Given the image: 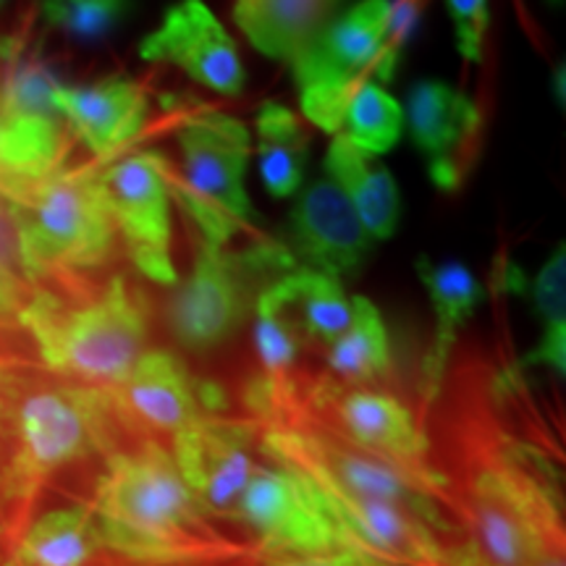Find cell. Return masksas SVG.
Returning a JSON list of instances; mask_svg holds the SVG:
<instances>
[{"label":"cell","instance_id":"cell-30","mask_svg":"<svg viewBox=\"0 0 566 566\" xmlns=\"http://www.w3.org/2000/svg\"><path fill=\"white\" fill-rule=\"evenodd\" d=\"M346 139L359 150L380 155L394 150L405 126V111L388 92L375 82H363L346 108Z\"/></svg>","mask_w":566,"mask_h":566},{"label":"cell","instance_id":"cell-24","mask_svg":"<svg viewBox=\"0 0 566 566\" xmlns=\"http://www.w3.org/2000/svg\"><path fill=\"white\" fill-rule=\"evenodd\" d=\"M103 548L95 520L87 506L55 509L42 514L21 541L27 566H87Z\"/></svg>","mask_w":566,"mask_h":566},{"label":"cell","instance_id":"cell-10","mask_svg":"<svg viewBox=\"0 0 566 566\" xmlns=\"http://www.w3.org/2000/svg\"><path fill=\"white\" fill-rule=\"evenodd\" d=\"M263 451L275 462L315 467L346 491L409 509L422 522L438 520L433 491L443 478L428 467L396 462L310 428H271L263 436Z\"/></svg>","mask_w":566,"mask_h":566},{"label":"cell","instance_id":"cell-34","mask_svg":"<svg viewBox=\"0 0 566 566\" xmlns=\"http://www.w3.org/2000/svg\"><path fill=\"white\" fill-rule=\"evenodd\" d=\"M533 566H564V558L562 554H556V551H551V554H543L541 558H535Z\"/></svg>","mask_w":566,"mask_h":566},{"label":"cell","instance_id":"cell-18","mask_svg":"<svg viewBox=\"0 0 566 566\" xmlns=\"http://www.w3.org/2000/svg\"><path fill=\"white\" fill-rule=\"evenodd\" d=\"M55 103L66 118L71 137L87 147L95 163L111 160L132 145L145 129L150 108L145 90L126 76H108L80 87L63 84Z\"/></svg>","mask_w":566,"mask_h":566},{"label":"cell","instance_id":"cell-33","mask_svg":"<svg viewBox=\"0 0 566 566\" xmlns=\"http://www.w3.org/2000/svg\"><path fill=\"white\" fill-rule=\"evenodd\" d=\"M554 97L558 108H566V61H558V69L554 71Z\"/></svg>","mask_w":566,"mask_h":566},{"label":"cell","instance_id":"cell-13","mask_svg":"<svg viewBox=\"0 0 566 566\" xmlns=\"http://www.w3.org/2000/svg\"><path fill=\"white\" fill-rule=\"evenodd\" d=\"M375 239L346 195L325 176L304 189L289 216V244L296 268L344 281L363 271Z\"/></svg>","mask_w":566,"mask_h":566},{"label":"cell","instance_id":"cell-5","mask_svg":"<svg viewBox=\"0 0 566 566\" xmlns=\"http://www.w3.org/2000/svg\"><path fill=\"white\" fill-rule=\"evenodd\" d=\"M63 82L48 61L34 13L0 34V187L66 166L71 137L55 103Z\"/></svg>","mask_w":566,"mask_h":566},{"label":"cell","instance_id":"cell-22","mask_svg":"<svg viewBox=\"0 0 566 566\" xmlns=\"http://www.w3.org/2000/svg\"><path fill=\"white\" fill-rule=\"evenodd\" d=\"M344 3L346 0H237L233 21L254 51L289 63L304 42L342 13Z\"/></svg>","mask_w":566,"mask_h":566},{"label":"cell","instance_id":"cell-27","mask_svg":"<svg viewBox=\"0 0 566 566\" xmlns=\"http://www.w3.org/2000/svg\"><path fill=\"white\" fill-rule=\"evenodd\" d=\"M535 315L543 325L535 349L525 357V365L548 367L551 373H566V247L558 244L543 263L533 281L527 283Z\"/></svg>","mask_w":566,"mask_h":566},{"label":"cell","instance_id":"cell-20","mask_svg":"<svg viewBox=\"0 0 566 566\" xmlns=\"http://www.w3.org/2000/svg\"><path fill=\"white\" fill-rule=\"evenodd\" d=\"M331 407L349 443L396 462L424 467L428 438L415 422L412 412L394 396L365 391V388L354 391L334 388Z\"/></svg>","mask_w":566,"mask_h":566},{"label":"cell","instance_id":"cell-23","mask_svg":"<svg viewBox=\"0 0 566 566\" xmlns=\"http://www.w3.org/2000/svg\"><path fill=\"white\" fill-rule=\"evenodd\" d=\"M268 294L304 336L321 344H334L352 323V300L344 294L342 281L323 273L296 268L273 281Z\"/></svg>","mask_w":566,"mask_h":566},{"label":"cell","instance_id":"cell-32","mask_svg":"<svg viewBox=\"0 0 566 566\" xmlns=\"http://www.w3.org/2000/svg\"><path fill=\"white\" fill-rule=\"evenodd\" d=\"M268 566H394L380 558L357 554V551H334L317 556H275Z\"/></svg>","mask_w":566,"mask_h":566},{"label":"cell","instance_id":"cell-26","mask_svg":"<svg viewBox=\"0 0 566 566\" xmlns=\"http://www.w3.org/2000/svg\"><path fill=\"white\" fill-rule=\"evenodd\" d=\"M391 365L388 336L378 307L365 296H352V323L328 346L331 373L346 384H367L380 378Z\"/></svg>","mask_w":566,"mask_h":566},{"label":"cell","instance_id":"cell-3","mask_svg":"<svg viewBox=\"0 0 566 566\" xmlns=\"http://www.w3.org/2000/svg\"><path fill=\"white\" fill-rule=\"evenodd\" d=\"M90 512L103 546L137 562H181L200 551L202 506L171 451L153 441L105 459Z\"/></svg>","mask_w":566,"mask_h":566},{"label":"cell","instance_id":"cell-6","mask_svg":"<svg viewBox=\"0 0 566 566\" xmlns=\"http://www.w3.org/2000/svg\"><path fill=\"white\" fill-rule=\"evenodd\" d=\"M200 244L192 273L179 283L168 310L171 334L189 352H210L229 342L258 296L281 275L296 271L283 242L268 237L250 239L244 250Z\"/></svg>","mask_w":566,"mask_h":566},{"label":"cell","instance_id":"cell-2","mask_svg":"<svg viewBox=\"0 0 566 566\" xmlns=\"http://www.w3.org/2000/svg\"><path fill=\"white\" fill-rule=\"evenodd\" d=\"M24 331L48 373L92 388H116L147 352V302L124 275L103 286L42 292L21 313Z\"/></svg>","mask_w":566,"mask_h":566},{"label":"cell","instance_id":"cell-8","mask_svg":"<svg viewBox=\"0 0 566 566\" xmlns=\"http://www.w3.org/2000/svg\"><path fill=\"white\" fill-rule=\"evenodd\" d=\"M388 0H359L336 13L289 61L300 84L302 113L323 132L338 134L354 92L384 51Z\"/></svg>","mask_w":566,"mask_h":566},{"label":"cell","instance_id":"cell-28","mask_svg":"<svg viewBox=\"0 0 566 566\" xmlns=\"http://www.w3.org/2000/svg\"><path fill=\"white\" fill-rule=\"evenodd\" d=\"M42 289L45 286L27 258L13 208L0 195V331H19L21 313Z\"/></svg>","mask_w":566,"mask_h":566},{"label":"cell","instance_id":"cell-17","mask_svg":"<svg viewBox=\"0 0 566 566\" xmlns=\"http://www.w3.org/2000/svg\"><path fill=\"white\" fill-rule=\"evenodd\" d=\"M122 420H137L171 438L202 420V394L179 359L147 349L116 388H108Z\"/></svg>","mask_w":566,"mask_h":566},{"label":"cell","instance_id":"cell-29","mask_svg":"<svg viewBox=\"0 0 566 566\" xmlns=\"http://www.w3.org/2000/svg\"><path fill=\"white\" fill-rule=\"evenodd\" d=\"M45 27L80 45H97L122 30L132 17L134 0H38Z\"/></svg>","mask_w":566,"mask_h":566},{"label":"cell","instance_id":"cell-19","mask_svg":"<svg viewBox=\"0 0 566 566\" xmlns=\"http://www.w3.org/2000/svg\"><path fill=\"white\" fill-rule=\"evenodd\" d=\"M417 275H420L436 313V336L422 365V401L424 407H430L443 388L446 367H449L459 331L464 328L467 321H472L483 302V286L472 271H467L457 260L420 258Z\"/></svg>","mask_w":566,"mask_h":566},{"label":"cell","instance_id":"cell-7","mask_svg":"<svg viewBox=\"0 0 566 566\" xmlns=\"http://www.w3.org/2000/svg\"><path fill=\"white\" fill-rule=\"evenodd\" d=\"M181 176L163 163L168 197L200 229L202 242L231 244L237 237H260V216L244 189L250 134L226 113H200L179 129Z\"/></svg>","mask_w":566,"mask_h":566},{"label":"cell","instance_id":"cell-14","mask_svg":"<svg viewBox=\"0 0 566 566\" xmlns=\"http://www.w3.org/2000/svg\"><path fill=\"white\" fill-rule=\"evenodd\" d=\"M139 55L150 63L179 66L189 80L221 95H239L244 87L237 42L205 0H179L168 6L158 30L139 42Z\"/></svg>","mask_w":566,"mask_h":566},{"label":"cell","instance_id":"cell-15","mask_svg":"<svg viewBox=\"0 0 566 566\" xmlns=\"http://www.w3.org/2000/svg\"><path fill=\"white\" fill-rule=\"evenodd\" d=\"M250 424L202 417L195 428L174 438V462L202 512L229 514L239 506L254 462Z\"/></svg>","mask_w":566,"mask_h":566},{"label":"cell","instance_id":"cell-31","mask_svg":"<svg viewBox=\"0 0 566 566\" xmlns=\"http://www.w3.org/2000/svg\"><path fill=\"white\" fill-rule=\"evenodd\" d=\"M451 24H454L457 51L467 63L483 61V42L491 27L488 0H446Z\"/></svg>","mask_w":566,"mask_h":566},{"label":"cell","instance_id":"cell-12","mask_svg":"<svg viewBox=\"0 0 566 566\" xmlns=\"http://www.w3.org/2000/svg\"><path fill=\"white\" fill-rule=\"evenodd\" d=\"M237 512L275 556H317L344 551L334 522L313 488L289 467H254Z\"/></svg>","mask_w":566,"mask_h":566},{"label":"cell","instance_id":"cell-4","mask_svg":"<svg viewBox=\"0 0 566 566\" xmlns=\"http://www.w3.org/2000/svg\"><path fill=\"white\" fill-rule=\"evenodd\" d=\"M97 163L55 168L34 181L3 184L0 195L17 216L27 258L51 292L90 283L116 252L118 233L105 208Z\"/></svg>","mask_w":566,"mask_h":566},{"label":"cell","instance_id":"cell-16","mask_svg":"<svg viewBox=\"0 0 566 566\" xmlns=\"http://www.w3.org/2000/svg\"><path fill=\"white\" fill-rule=\"evenodd\" d=\"M409 134L428 163L438 189H457L470 168L472 145L478 139L480 113L475 103L443 82L422 80L409 92Z\"/></svg>","mask_w":566,"mask_h":566},{"label":"cell","instance_id":"cell-1","mask_svg":"<svg viewBox=\"0 0 566 566\" xmlns=\"http://www.w3.org/2000/svg\"><path fill=\"white\" fill-rule=\"evenodd\" d=\"M108 388L63 380L6 354L0 359V495L24 504L48 480L103 454L122 424Z\"/></svg>","mask_w":566,"mask_h":566},{"label":"cell","instance_id":"cell-9","mask_svg":"<svg viewBox=\"0 0 566 566\" xmlns=\"http://www.w3.org/2000/svg\"><path fill=\"white\" fill-rule=\"evenodd\" d=\"M472 516L475 535L462 551L467 566H533L554 551V501L514 454L475 478Z\"/></svg>","mask_w":566,"mask_h":566},{"label":"cell","instance_id":"cell-21","mask_svg":"<svg viewBox=\"0 0 566 566\" xmlns=\"http://www.w3.org/2000/svg\"><path fill=\"white\" fill-rule=\"evenodd\" d=\"M325 171L357 210L373 239L394 237L401 221V195L384 163L359 150L344 134H336L325 155Z\"/></svg>","mask_w":566,"mask_h":566},{"label":"cell","instance_id":"cell-25","mask_svg":"<svg viewBox=\"0 0 566 566\" xmlns=\"http://www.w3.org/2000/svg\"><path fill=\"white\" fill-rule=\"evenodd\" d=\"M260 176L273 197H292L307 166V134L283 105L268 101L258 113Z\"/></svg>","mask_w":566,"mask_h":566},{"label":"cell","instance_id":"cell-11","mask_svg":"<svg viewBox=\"0 0 566 566\" xmlns=\"http://www.w3.org/2000/svg\"><path fill=\"white\" fill-rule=\"evenodd\" d=\"M97 184L118 239L137 271L163 286H176L171 260V210L163 158L132 153L97 168Z\"/></svg>","mask_w":566,"mask_h":566},{"label":"cell","instance_id":"cell-35","mask_svg":"<svg viewBox=\"0 0 566 566\" xmlns=\"http://www.w3.org/2000/svg\"><path fill=\"white\" fill-rule=\"evenodd\" d=\"M6 3V0H0V6H3Z\"/></svg>","mask_w":566,"mask_h":566}]
</instances>
